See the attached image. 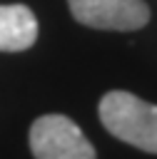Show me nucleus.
I'll use <instances>...</instances> for the list:
<instances>
[{
  "label": "nucleus",
  "mask_w": 157,
  "mask_h": 159,
  "mask_svg": "<svg viewBox=\"0 0 157 159\" xmlns=\"http://www.w3.org/2000/svg\"><path fill=\"white\" fill-rule=\"evenodd\" d=\"M77 22L95 30L132 32L150 22V7L145 0H67Z\"/></svg>",
  "instance_id": "3"
},
{
  "label": "nucleus",
  "mask_w": 157,
  "mask_h": 159,
  "mask_svg": "<svg viewBox=\"0 0 157 159\" xmlns=\"http://www.w3.org/2000/svg\"><path fill=\"white\" fill-rule=\"evenodd\" d=\"M30 152L35 159H97L92 142L67 114H42L30 124Z\"/></svg>",
  "instance_id": "2"
},
{
  "label": "nucleus",
  "mask_w": 157,
  "mask_h": 159,
  "mask_svg": "<svg viewBox=\"0 0 157 159\" xmlns=\"http://www.w3.org/2000/svg\"><path fill=\"white\" fill-rule=\"evenodd\" d=\"M97 114L115 139L157 154V104L127 89H112L100 99Z\"/></svg>",
  "instance_id": "1"
},
{
  "label": "nucleus",
  "mask_w": 157,
  "mask_h": 159,
  "mask_svg": "<svg viewBox=\"0 0 157 159\" xmlns=\"http://www.w3.org/2000/svg\"><path fill=\"white\" fill-rule=\"evenodd\" d=\"M37 40V17L27 5H0V52L27 50Z\"/></svg>",
  "instance_id": "4"
}]
</instances>
